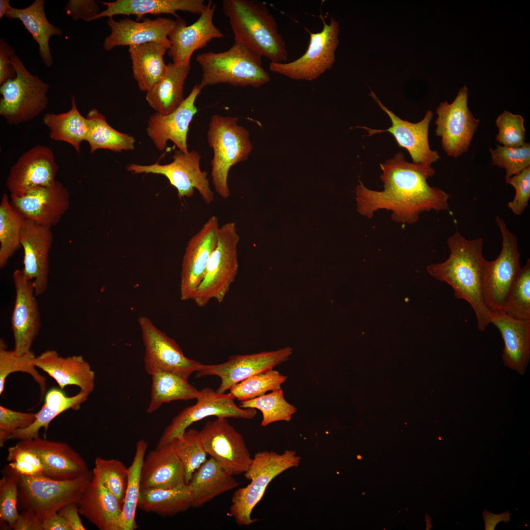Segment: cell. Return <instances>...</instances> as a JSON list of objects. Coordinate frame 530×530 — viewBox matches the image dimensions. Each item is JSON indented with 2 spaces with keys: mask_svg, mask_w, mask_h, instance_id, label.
Here are the masks:
<instances>
[{
  "mask_svg": "<svg viewBox=\"0 0 530 530\" xmlns=\"http://www.w3.org/2000/svg\"><path fill=\"white\" fill-rule=\"evenodd\" d=\"M379 165L383 190L370 189L360 180L356 187L357 210L361 215L371 218L377 211L386 210L392 212L394 221L411 224L423 212L449 210L450 195L427 182L435 174L430 165L409 162L398 152Z\"/></svg>",
  "mask_w": 530,
  "mask_h": 530,
  "instance_id": "obj_1",
  "label": "cell"
},
{
  "mask_svg": "<svg viewBox=\"0 0 530 530\" xmlns=\"http://www.w3.org/2000/svg\"><path fill=\"white\" fill-rule=\"evenodd\" d=\"M450 250L444 262L426 267L430 275L448 284L457 299L469 303L474 310L478 330L484 331L490 323L491 313L485 306L481 293V282L486 260L482 254L483 240L465 238L456 232L447 240Z\"/></svg>",
  "mask_w": 530,
  "mask_h": 530,
  "instance_id": "obj_2",
  "label": "cell"
},
{
  "mask_svg": "<svg viewBox=\"0 0 530 530\" xmlns=\"http://www.w3.org/2000/svg\"><path fill=\"white\" fill-rule=\"evenodd\" d=\"M222 10L229 19L234 41L240 42L270 62H286V43L276 21L263 2L224 0Z\"/></svg>",
  "mask_w": 530,
  "mask_h": 530,
  "instance_id": "obj_3",
  "label": "cell"
},
{
  "mask_svg": "<svg viewBox=\"0 0 530 530\" xmlns=\"http://www.w3.org/2000/svg\"><path fill=\"white\" fill-rule=\"evenodd\" d=\"M262 57L243 44L235 41L227 51L200 53L196 58L202 71L199 84L202 88L220 83L259 87L270 80L263 66Z\"/></svg>",
  "mask_w": 530,
  "mask_h": 530,
  "instance_id": "obj_4",
  "label": "cell"
},
{
  "mask_svg": "<svg viewBox=\"0 0 530 530\" xmlns=\"http://www.w3.org/2000/svg\"><path fill=\"white\" fill-rule=\"evenodd\" d=\"M238 120L237 117L213 115L207 132L208 144L213 152L211 163L212 184L224 199L230 195L228 184L230 168L247 160L253 148L249 132L238 124Z\"/></svg>",
  "mask_w": 530,
  "mask_h": 530,
  "instance_id": "obj_5",
  "label": "cell"
},
{
  "mask_svg": "<svg viewBox=\"0 0 530 530\" xmlns=\"http://www.w3.org/2000/svg\"><path fill=\"white\" fill-rule=\"evenodd\" d=\"M16 476L18 509L31 512L43 522L66 504L78 503L92 478L93 472L90 471L78 478L68 480L54 479L46 476Z\"/></svg>",
  "mask_w": 530,
  "mask_h": 530,
  "instance_id": "obj_6",
  "label": "cell"
},
{
  "mask_svg": "<svg viewBox=\"0 0 530 530\" xmlns=\"http://www.w3.org/2000/svg\"><path fill=\"white\" fill-rule=\"evenodd\" d=\"M301 458L292 450L283 453L263 451L257 452L244 473L249 484L234 493L230 514L239 526H248L256 521L251 518L253 509L263 497L272 480L287 469L297 467Z\"/></svg>",
  "mask_w": 530,
  "mask_h": 530,
  "instance_id": "obj_7",
  "label": "cell"
},
{
  "mask_svg": "<svg viewBox=\"0 0 530 530\" xmlns=\"http://www.w3.org/2000/svg\"><path fill=\"white\" fill-rule=\"evenodd\" d=\"M11 61L16 77L0 87V115L9 125H18L38 116L47 107L50 85L26 68L16 54Z\"/></svg>",
  "mask_w": 530,
  "mask_h": 530,
  "instance_id": "obj_8",
  "label": "cell"
},
{
  "mask_svg": "<svg viewBox=\"0 0 530 530\" xmlns=\"http://www.w3.org/2000/svg\"><path fill=\"white\" fill-rule=\"evenodd\" d=\"M239 240L234 222L220 227L217 245L192 299L198 306L204 307L212 299L219 303L224 300L238 273L237 246Z\"/></svg>",
  "mask_w": 530,
  "mask_h": 530,
  "instance_id": "obj_9",
  "label": "cell"
},
{
  "mask_svg": "<svg viewBox=\"0 0 530 530\" xmlns=\"http://www.w3.org/2000/svg\"><path fill=\"white\" fill-rule=\"evenodd\" d=\"M496 221L502 236V248L494 261L485 262L481 293L483 303L491 313H503L509 290L520 268L517 237L497 215Z\"/></svg>",
  "mask_w": 530,
  "mask_h": 530,
  "instance_id": "obj_10",
  "label": "cell"
},
{
  "mask_svg": "<svg viewBox=\"0 0 530 530\" xmlns=\"http://www.w3.org/2000/svg\"><path fill=\"white\" fill-rule=\"evenodd\" d=\"M323 23L320 32L309 33V45L301 56L291 62H270L269 70L291 79L312 81L331 69L339 44V25L333 18L329 24Z\"/></svg>",
  "mask_w": 530,
  "mask_h": 530,
  "instance_id": "obj_11",
  "label": "cell"
},
{
  "mask_svg": "<svg viewBox=\"0 0 530 530\" xmlns=\"http://www.w3.org/2000/svg\"><path fill=\"white\" fill-rule=\"evenodd\" d=\"M200 391L196 403L184 408L172 419L161 434L156 448L181 438L190 425L208 417L251 419L256 415L255 409L238 406L234 402L235 398L229 393H219L210 388Z\"/></svg>",
  "mask_w": 530,
  "mask_h": 530,
  "instance_id": "obj_12",
  "label": "cell"
},
{
  "mask_svg": "<svg viewBox=\"0 0 530 530\" xmlns=\"http://www.w3.org/2000/svg\"><path fill=\"white\" fill-rule=\"evenodd\" d=\"M468 96L464 85L451 103L441 102L436 110V135L445 152L454 158L468 151L479 122L468 106Z\"/></svg>",
  "mask_w": 530,
  "mask_h": 530,
  "instance_id": "obj_13",
  "label": "cell"
},
{
  "mask_svg": "<svg viewBox=\"0 0 530 530\" xmlns=\"http://www.w3.org/2000/svg\"><path fill=\"white\" fill-rule=\"evenodd\" d=\"M173 161L165 164L157 162L143 165L130 164L126 169L134 174L152 173L164 176L177 190L179 197H190L196 189L207 204L212 203L214 193L212 191L207 173L200 168L201 156L195 151L187 153L181 151L172 157Z\"/></svg>",
  "mask_w": 530,
  "mask_h": 530,
  "instance_id": "obj_14",
  "label": "cell"
},
{
  "mask_svg": "<svg viewBox=\"0 0 530 530\" xmlns=\"http://www.w3.org/2000/svg\"><path fill=\"white\" fill-rule=\"evenodd\" d=\"M145 347L144 368L147 373L161 370L188 379L203 366L185 355L176 342L157 328L147 317L138 318Z\"/></svg>",
  "mask_w": 530,
  "mask_h": 530,
  "instance_id": "obj_15",
  "label": "cell"
},
{
  "mask_svg": "<svg viewBox=\"0 0 530 530\" xmlns=\"http://www.w3.org/2000/svg\"><path fill=\"white\" fill-rule=\"evenodd\" d=\"M198 434L207 455L229 474L234 476L247 471L252 458L242 436L227 418L208 422Z\"/></svg>",
  "mask_w": 530,
  "mask_h": 530,
  "instance_id": "obj_16",
  "label": "cell"
},
{
  "mask_svg": "<svg viewBox=\"0 0 530 530\" xmlns=\"http://www.w3.org/2000/svg\"><path fill=\"white\" fill-rule=\"evenodd\" d=\"M292 352L291 347H286L258 353L234 355L219 364L203 365L196 372V377L218 376L221 383L216 391L224 393L234 385L250 376L273 369L287 361Z\"/></svg>",
  "mask_w": 530,
  "mask_h": 530,
  "instance_id": "obj_17",
  "label": "cell"
},
{
  "mask_svg": "<svg viewBox=\"0 0 530 530\" xmlns=\"http://www.w3.org/2000/svg\"><path fill=\"white\" fill-rule=\"evenodd\" d=\"M219 228L218 218L212 215L188 242L182 263L181 300H192L217 245Z\"/></svg>",
  "mask_w": 530,
  "mask_h": 530,
  "instance_id": "obj_18",
  "label": "cell"
},
{
  "mask_svg": "<svg viewBox=\"0 0 530 530\" xmlns=\"http://www.w3.org/2000/svg\"><path fill=\"white\" fill-rule=\"evenodd\" d=\"M12 278L15 290L11 317L13 350L21 354L31 350L41 327V316L32 281L22 269L15 270Z\"/></svg>",
  "mask_w": 530,
  "mask_h": 530,
  "instance_id": "obj_19",
  "label": "cell"
},
{
  "mask_svg": "<svg viewBox=\"0 0 530 530\" xmlns=\"http://www.w3.org/2000/svg\"><path fill=\"white\" fill-rule=\"evenodd\" d=\"M58 170L49 147L35 146L24 153L9 171L6 185L10 197H20L37 187L53 183Z\"/></svg>",
  "mask_w": 530,
  "mask_h": 530,
  "instance_id": "obj_20",
  "label": "cell"
},
{
  "mask_svg": "<svg viewBox=\"0 0 530 530\" xmlns=\"http://www.w3.org/2000/svg\"><path fill=\"white\" fill-rule=\"evenodd\" d=\"M10 198L12 206L25 219L51 228L59 222L70 206L69 192L57 180Z\"/></svg>",
  "mask_w": 530,
  "mask_h": 530,
  "instance_id": "obj_21",
  "label": "cell"
},
{
  "mask_svg": "<svg viewBox=\"0 0 530 530\" xmlns=\"http://www.w3.org/2000/svg\"><path fill=\"white\" fill-rule=\"evenodd\" d=\"M370 95L388 115L392 125L385 130L373 129L364 126H357L356 128L367 131L369 133L367 136L384 132L391 133L399 147L405 149L408 152L413 162L431 165L440 158L437 151L432 150L430 148L428 142L429 126L433 115L431 110H427L424 118L418 123H411L400 119L388 109L373 91H371Z\"/></svg>",
  "mask_w": 530,
  "mask_h": 530,
  "instance_id": "obj_22",
  "label": "cell"
},
{
  "mask_svg": "<svg viewBox=\"0 0 530 530\" xmlns=\"http://www.w3.org/2000/svg\"><path fill=\"white\" fill-rule=\"evenodd\" d=\"M202 89L199 84L195 85L180 106L172 112L162 114L156 112L150 117L146 132L158 150H164L170 140L180 151L188 152L189 126L198 111L195 103Z\"/></svg>",
  "mask_w": 530,
  "mask_h": 530,
  "instance_id": "obj_23",
  "label": "cell"
},
{
  "mask_svg": "<svg viewBox=\"0 0 530 530\" xmlns=\"http://www.w3.org/2000/svg\"><path fill=\"white\" fill-rule=\"evenodd\" d=\"M53 241L51 227L25 220L21 237L24 250L22 270L32 281L36 296L44 293L48 287L49 253Z\"/></svg>",
  "mask_w": 530,
  "mask_h": 530,
  "instance_id": "obj_24",
  "label": "cell"
},
{
  "mask_svg": "<svg viewBox=\"0 0 530 530\" xmlns=\"http://www.w3.org/2000/svg\"><path fill=\"white\" fill-rule=\"evenodd\" d=\"M215 8V4L209 1L199 18L188 26L184 19L177 18L175 26L168 36L170 42L168 54L173 63L181 64L190 60L195 51L206 47L212 39L224 37L213 23Z\"/></svg>",
  "mask_w": 530,
  "mask_h": 530,
  "instance_id": "obj_25",
  "label": "cell"
},
{
  "mask_svg": "<svg viewBox=\"0 0 530 530\" xmlns=\"http://www.w3.org/2000/svg\"><path fill=\"white\" fill-rule=\"evenodd\" d=\"M107 23L110 34L103 42L107 51L119 46H132L150 42H159L170 48L169 35L174 28L175 20L158 17L155 19L143 18L137 21L126 18L116 21L109 18Z\"/></svg>",
  "mask_w": 530,
  "mask_h": 530,
  "instance_id": "obj_26",
  "label": "cell"
},
{
  "mask_svg": "<svg viewBox=\"0 0 530 530\" xmlns=\"http://www.w3.org/2000/svg\"><path fill=\"white\" fill-rule=\"evenodd\" d=\"M40 458L46 477L57 480L78 478L90 471L81 456L67 444L40 437L20 440Z\"/></svg>",
  "mask_w": 530,
  "mask_h": 530,
  "instance_id": "obj_27",
  "label": "cell"
},
{
  "mask_svg": "<svg viewBox=\"0 0 530 530\" xmlns=\"http://www.w3.org/2000/svg\"><path fill=\"white\" fill-rule=\"evenodd\" d=\"M78 504L80 514L98 529L122 530L123 504L96 473L93 472L92 478Z\"/></svg>",
  "mask_w": 530,
  "mask_h": 530,
  "instance_id": "obj_28",
  "label": "cell"
},
{
  "mask_svg": "<svg viewBox=\"0 0 530 530\" xmlns=\"http://www.w3.org/2000/svg\"><path fill=\"white\" fill-rule=\"evenodd\" d=\"M34 363L37 368L53 378L62 390L74 385L90 394L94 389L95 372L81 355L63 357L57 351L49 349L36 356Z\"/></svg>",
  "mask_w": 530,
  "mask_h": 530,
  "instance_id": "obj_29",
  "label": "cell"
},
{
  "mask_svg": "<svg viewBox=\"0 0 530 530\" xmlns=\"http://www.w3.org/2000/svg\"><path fill=\"white\" fill-rule=\"evenodd\" d=\"M184 483V467L172 443L156 448L145 456L141 472V490L173 488Z\"/></svg>",
  "mask_w": 530,
  "mask_h": 530,
  "instance_id": "obj_30",
  "label": "cell"
},
{
  "mask_svg": "<svg viewBox=\"0 0 530 530\" xmlns=\"http://www.w3.org/2000/svg\"><path fill=\"white\" fill-rule=\"evenodd\" d=\"M490 323L499 330L504 343V365L524 375L530 359V321L512 318L504 313H491Z\"/></svg>",
  "mask_w": 530,
  "mask_h": 530,
  "instance_id": "obj_31",
  "label": "cell"
},
{
  "mask_svg": "<svg viewBox=\"0 0 530 530\" xmlns=\"http://www.w3.org/2000/svg\"><path fill=\"white\" fill-rule=\"evenodd\" d=\"M100 3L106 8L97 15L95 20L118 15H135L138 20L146 14H171L178 18V11L200 15L207 6L203 0H116Z\"/></svg>",
  "mask_w": 530,
  "mask_h": 530,
  "instance_id": "obj_32",
  "label": "cell"
},
{
  "mask_svg": "<svg viewBox=\"0 0 530 530\" xmlns=\"http://www.w3.org/2000/svg\"><path fill=\"white\" fill-rule=\"evenodd\" d=\"M190 69V60L167 64L161 78L146 93V100L156 112L169 114L185 100L184 85Z\"/></svg>",
  "mask_w": 530,
  "mask_h": 530,
  "instance_id": "obj_33",
  "label": "cell"
},
{
  "mask_svg": "<svg viewBox=\"0 0 530 530\" xmlns=\"http://www.w3.org/2000/svg\"><path fill=\"white\" fill-rule=\"evenodd\" d=\"M90 394L80 390L77 394L68 396L64 390L53 387L44 395V402L41 409L35 413V419L28 427L14 432L10 439L24 440L39 437L41 428L46 431L52 421L63 412L73 409L78 410L88 398Z\"/></svg>",
  "mask_w": 530,
  "mask_h": 530,
  "instance_id": "obj_34",
  "label": "cell"
},
{
  "mask_svg": "<svg viewBox=\"0 0 530 530\" xmlns=\"http://www.w3.org/2000/svg\"><path fill=\"white\" fill-rule=\"evenodd\" d=\"M238 482L210 457L193 473L188 484L191 507H199L217 496L236 488Z\"/></svg>",
  "mask_w": 530,
  "mask_h": 530,
  "instance_id": "obj_35",
  "label": "cell"
},
{
  "mask_svg": "<svg viewBox=\"0 0 530 530\" xmlns=\"http://www.w3.org/2000/svg\"><path fill=\"white\" fill-rule=\"evenodd\" d=\"M5 17L21 21L26 29L38 44L39 54L43 62L47 67H51L53 60L49 45L50 38L54 35L60 36L63 32L48 20L45 12V0H35L24 8L11 6Z\"/></svg>",
  "mask_w": 530,
  "mask_h": 530,
  "instance_id": "obj_36",
  "label": "cell"
},
{
  "mask_svg": "<svg viewBox=\"0 0 530 530\" xmlns=\"http://www.w3.org/2000/svg\"><path fill=\"white\" fill-rule=\"evenodd\" d=\"M169 49L156 42L129 47L132 75L140 90L147 92L161 78L167 67L164 55Z\"/></svg>",
  "mask_w": 530,
  "mask_h": 530,
  "instance_id": "obj_37",
  "label": "cell"
},
{
  "mask_svg": "<svg viewBox=\"0 0 530 530\" xmlns=\"http://www.w3.org/2000/svg\"><path fill=\"white\" fill-rule=\"evenodd\" d=\"M191 507L190 488L184 483L170 489L141 490L138 508L147 513L172 517Z\"/></svg>",
  "mask_w": 530,
  "mask_h": 530,
  "instance_id": "obj_38",
  "label": "cell"
},
{
  "mask_svg": "<svg viewBox=\"0 0 530 530\" xmlns=\"http://www.w3.org/2000/svg\"><path fill=\"white\" fill-rule=\"evenodd\" d=\"M150 375L152 384L147 409L148 413L157 410L164 403L196 399L201 394V391L191 385L188 379L175 373L157 370Z\"/></svg>",
  "mask_w": 530,
  "mask_h": 530,
  "instance_id": "obj_39",
  "label": "cell"
},
{
  "mask_svg": "<svg viewBox=\"0 0 530 530\" xmlns=\"http://www.w3.org/2000/svg\"><path fill=\"white\" fill-rule=\"evenodd\" d=\"M43 121L50 131L51 139L65 142L73 147L77 152H80L81 143L86 140L89 126L86 117L82 115L78 109L74 96L71 97L69 110L58 114L47 113Z\"/></svg>",
  "mask_w": 530,
  "mask_h": 530,
  "instance_id": "obj_40",
  "label": "cell"
},
{
  "mask_svg": "<svg viewBox=\"0 0 530 530\" xmlns=\"http://www.w3.org/2000/svg\"><path fill=\"white\" fill-rule=\"evenodd\" d=\"M86 118L89 126L86 141L89 145L91 153L99 149L121 152L134 149V138L111 127L105 116L96 108L91 109Z\"/></svg>",
  "mask_w": 530,
  "mask_h": 530,
  "instance_id": "obj_41",
  "label": "cell"
},
{
  "mask_svg": "<svg viewBox=\"0 0 530 530\" xmlns=\"http://www.w3.org/2000/svg\"><path fill=\"white\" fill-rule=\"evenodd\" d=\"M24 217L10 203L4 193L0 202V268L6 265L9 259L21 247V237L25 221Z\"/></svg>",
  "mask_w": 530,
  "mask_h": 530,
  "instance_id": "obj_42",
  "label": "cell"
},
{
  "mask_svg": "<svg viewBox=\"0 0 530 530\" xmlns=\"http://www.w3.org/2000/svg\"><path fill=\"white\" fill-rule=\"evenodd\" d=\"M147 448L145 440L137 442L132 462L128 468V482L122 507V530H134L137 528L136 511L141 491V469Z\"/></svg>",
  "mask_w": 530,
  "mask_h": 530,
  "instance_id": "obj_43",
  "label": "cell"
},
{
  "mask_svg": "<svg viewBox=\"0 0 530 530\" xmlns=\"http://www.w3.org/2000/svg\"><path fill=\"white\" fill-rule=\"evenodd\" d=\"M36 356L31 350L21 354L8 350L1 339L0 342V395L5 388L7 377L13 372H22L30 375L38 385L42 399L46 392V378L36 369Z\"/></svg>",
  "mask_w": 530,
  "mask_h": 530,
  "instance_id": "obj_44",
  "label": "cell"
},
{
  "mask_svg": "<svg viewBox=\"0 0 530 530\" xmlns=\"http://www.w3.org/2000/svg\"><path fill=\"white\" fill-rule=\"evenodd\" d=\"M239 407L260 410L262 426L278 421L289 422L297 411L296 408L286 400L282 389L271 391L255 398L240 401Z\"/></svg>",
  "mask_w": 530,
  "mask_h": 530,
  "instance_id": "obj_45",
  "label": "cell"
},
{
  "mask_svg": "<svg viewBox=\"0 0 530 530\" xmlns=\"http://www.w3.org/2000/svg\"><path fill=\"white\" fill-rule=\"evenodd\" d=\"M503 313L518 320L530 321V260L521 267L506 297Z\"/></svg>",
  "mask_w": 530,
  "mask_h": 530,
  "instance_id": "obj_46",
  "label": "cell"
},
{
  "mask_svg": "<svg viewBox=\"0 0 530 530\" xmlns=\"http://www.w3.org/2000/svg\"><path fill=\"white\" fill-rule=\"evenodd\" d=\"M170 443L183 465L185 482L188 484L193 473L207 460L198 431L194 429L186 430L181 438Z\"/></svg>",
  "mask_w": 530,
  "mask_h": 530,
  "instance_id": "obj_47",
  "label": "cell"
},
{
  "mask_svg": "<svg viewBox=\"0 0 530 530\" xmlns=\"http://www.w3.org/2000/svg\"><path fill=\"white\" fill-rule=\"evenodd\" d=\"M287 376L273 369L250 376L234 385L229 393L239 401L251 399L267 392L281 389Z\"/></svg>",
  "mask_w": 530,
  "mask_h": 530,
  "instance_id": "obj_48",
  "label": "cell"
},
{
  "mask_svg": "<svg viewBox=\"0 0 530 530\" xmlns=\"http://www.w3.org/2000/svg\"><path fill=\"white\" fill-rule=\"evenodd\" d=\"M106 489L123 504L127 486L128 468L119 460L96 457L92 471Z\"/></svg>",
  "mask_w": 530,
  "mask_h": 530,
  "instance_id": "obj_49",
  "label": "cell"
},
{
  "mask_svg": "<svg viewBox=\"0 0 530 530\" xmlns=\"http://www.w3.org/2000/svg\"><path fill=\"white\" fill-rule=\"evenodd\" d=\"M492 164L505 169V180L530 167V144L518 147L497 145L495 149H489Z\"/></svg>",
  "mask_w": 530,
  "mask_h": 530,
  "instance_id": "obj_50",
  "label": "cell"
},
{
  "mask_svg": "<svg viewBox=\"0 0 530 530\" xmlns=\"http://www.w3.org/2000/svg\"><path fill=\"white\" fill-rule=\"evenodd\" d=\"M18 477L4 472L0 480V526L7 524L13 529L18 517Z\"/></svg>",
  "mask_w": 530,
  "mask_h": 530,
  "instance_id": "obj_51",
  "label": "cell"
},
{
  "mask_svg": "<svg viewBox=\"0 0 530 530\" xmlns=\"http://www.w3.org/2000/svg\"><path fill=\"white\" fill-rule=\"evenodd\" d=\"M525 120L519 114H514L504 110L496 120L499 129L496 140L501 145L518 147L525 143Z\"/></svg>",
  "mask_w": 530,
  "mask_h": 530,
  "instance_id": "obj_52",
  "label": "cell"
},
{
  "mask_svg": "<svg viewBox=\"0 0 530 530\" xmlns=\"http://www.w3.org/2000/svg\"><path fill=\"white\" fill-rule=\"evenodd\" d=\"M35 419V413L12 410L0 405V447L10 439L15 431L30 426Z\"/></svg>",
  "mask_w": 530,
  "mask_h": 530,
  "instance_id": "obj_53",
  "label": "cell"
},
{
  "mask_svg": "<svg viewBox=\"0 0 530 530\" xmlns=\"http://www.w3.org/2000/svg\"><path fill=\"white\" fill-rule=\"evenodd\" d=\"M505 180L515 190V196L507 207L515 215H520L528 206L530 198V167Z\"/></svg>",
  "mask_w": 530,
  "mask_h": 530,
  "instance_id": "obj_54",
  "label": "cell"
},
{
  "mask_svg": "<svg viewBox=\"0 0 530 530\" xmlns=\"http://www.w3.org/2000/svg\"><path fill=\"white\" fill-rule=\"evenodd\" d=\"M100 2L94 0H69L65 7L66 14L74 21L85 22L95 20L100 12Z\"/></svg>",
  "mask_w": 530,
  "mask_h": 530,
  "instance_id": "obj_55",
  "label": "cell"
},
{
  "mask_svg": "<svg viewBox=\"0 0 530 530\" xmlns=\"http://www.w3.org/2000/svg\"><path fill=\"white\" fill-rule=\"evenodd\" d=\"M15 49L3 39H0V85L16 77V72L11 61Z\"/></svg>",
  "mask_w": 530,
  "mask_h": 530,
  "instance_id": "obj_56",
  "label": "cell"
},
{
  "mask_svg": "<svg viewBox=\"0 0 530 530\" xmlns=\"http://www.w3.org/2000/svg\"><path fill=\"white\" fill-rule=\"evenodd\" d=\"M67 522L72 530H85L80 517L78 504L76 502L68 504L57 512Z\"/></svg>",
  "mask_w": 530,
  "mask_h": 530,
  "instance_id": "obj_57",
  "label": "cell"
},
{
  "mask_svg": "<svg viewBox=\"0 0 530 530\" xmlns=\"http://www.w3.org/2000/svg\"><path fill=\"white\" fill-rule=\"evenodd\" d=\"M13 530H43V522L38 520L31 512L22 511L19 514Z\"/></svg>",
  "mask_w": 530,
  "mask_h": 530,
  "instance_id": "obj_58",
  "label": "cell"
},
{
  "mask_svg": "<svg viewBox=\"0 0 530 530\" xmlns=\"http://www.w3.org/2000/svg\"><path fill=\"white\" fill-rule=\"evenodd\" d=\"M43 530H72L66 520L58 512L43 522Z\"/></svg>",
  "mask_w": 530,
  "mask_h": 530,
  "instance_id": "obj_59",
  "label": "cell"
},
{
  "mask_svg": "<svg viewBox=\"0 0 530 530\" xmlns=\"http://www.w3.org/2000/svg\"><path fill=\"white\" fill-rule=\"evenodd\" d=\"M510 514L507 511L500 514H495L490 511L485 510L482 513L485 523V530H494L497 525L500 522L505 523L510 521Z\"/></svg>",
  "mask_w": 530,
  "mask_h": 530,
  "instance_id": "obj_60",
  "label": "cell"
},
{
  "mask_svg": "<svg viewBox=\"0 0 530 530\" xmlns=\"http://www.w3.org/2000/svg\"><path fill=\"white\" fill-rule=\"evenodd\" d=\"M11 7L9 0H0V19L6 15Z\"/></svg>",
  "mask_w": 530,
  "mask_h": 530,
  "instance_id": "obj_61",
  "label": "cell"
}]
</instances>
